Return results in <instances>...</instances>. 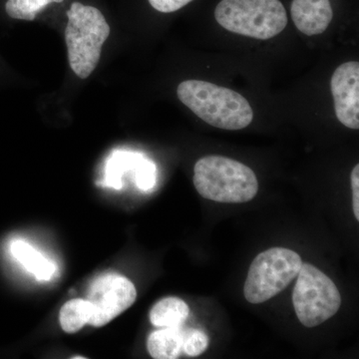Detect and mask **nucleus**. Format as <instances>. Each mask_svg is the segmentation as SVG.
Returning <instances> with one entry per match:
<instances>
[{"label":"nucleus","mask_w":359,"mask_h":359,"mask_svg":"<svg viewBox=\"0 0 359 359\" xmlns=\"http://www.w3.org/2000/svg\"><path fill=\"white\" fill-rule=\"evenodd\" d=\"M133 283L117 273L98 276L90 285L86 301L92 309L89 325L103 327L124 313L136 301Z\"/></svg>","instance_id":"nucleus-7"},{"label":"nucleus","mask_w":359,"mask_h":359,"mask_svg":"<svg viewBox=\"0 0 359 359\" xmlns=\"http://www.w3.org/2000/svg\"><path fill=\"white\" fill-rule=\"evenodd\" d=\"M194 185L205 199L226 204L250 202L259 182L255 172L238 161L223 156H205L194 168Z\"/></svg>","instance_id":"nucleus-2"},{"label":"nucleus","mask_w":359,"mask_h":359,"mask_svg":"<svg viewBox=\"0 0 359 359\" xmlns=\"http://www.w3.org/2000/svg\"><path fill=\"white\" fill-rule=\"evenodd\" d=\"M63 1L65 0H7L6 11L13 20L32 21L49 4Z\"/></svg>","instance_id":"nucleus-15"},{"label":"nucleus","mask_w":359,"mask_h":359,"mask_svg":"<svg viewBox=\"0 0 359 359\" xmlns=\"http://www.w3.org/2000/svg\"><path fill=\"white\" fill-rule=\"evenodd\" d=\"M179 100L212 127L223 130L247 128L254 120L249 101L233 90L211 82L186 80L177 89Z\"/></svg>","instance_id":"nucleus-1"},{"label":"nucleus","mask_w":359,"mask_h":359,"mask_svg":"<svg viewBox=\"0 0 359 359\" xmlns=\"http://www.w3.org/2000/svg\"><path fill=\"white\" fill-rule=\"evenodd\" d=\"M209 346V337L205 332L194 328L183 330V353L191 358L204 353Z\"/></svg>","instance_id":"nucleus-16"},{"label":"nucleus","mask_w":359,"mask_h":359,"mask_svg":"<svg viewBox=\"0 0 359 359\" xmlns=\"http://www.w3.org/2000/svg\"><path fill=\"white\" fill-rule=\"evenodd\" d=\"M11 250L13 257L39 280H50L55 271V266L34 248L23 241L18 240L11 244Z\"/></svg>","instance_id":"nucleus-12"},{"label":"nucleus","mask_w":359,"mask_h":359,"mask_svg":"<svg viewBox=\"0 0 359 359\" xmlns=\"http://www.w3.org/2000/svg\"><path fill=\"white\" fill-rule=\"evenodd\" d=\"M67 18L65 41L70 67L80 79H86L98 66L110 26L98 8L80 2L71 4Z\"/></svg>","instance_id":"nucleus-3"},{"label":"nucleus","mask_w":359,"mask_h":359,"mask_svg":"<svg viewBox=\"0 0 359 359\" xmlns=\"http://www.w3.org/2000/svg\"><path fill=\"white\" fill-rule=\"evenodd\" d=\"M190 309L179 297L161 299L150 311V320L157 327H180L188 318Z\"/></svg>","instance_id":"nucleus-11"},{"label":"nucleus","mask_w":359,"mask_h":359,"mask_svg":"<svg viewBox=\"0 0 359 359\" xmlns=\"http://www.w3.org/2000/svg\"><path fill=\"white\" fill-rule=\"evenodd\" d=\"M91 316V306L86 299H71L61 309L59 320L65 332L75 334L87 323L89 325Z\"/></svg>","instance_id":"nucleus-13"},{"label":"nucleus","mask_w":359,"mask_h":359,"mask_svg":"<svg viewBox=\"0 0 359 359\" xmlns=\"http://www.w3.org/2000/svg\"><path fill=\"white\" fill-rule=\"evenodd\" d=\"M141 156L128 152H115L108 160L106 166L104 185L111 188L121 189L123 187L122 177L130 170H136Z\"/></svg>","instance_id":"nucleus-14"},{"label":"nucleus","mask_w":359,"mask_h":359,"mask_svg":"<svg viewBox=\"0 0 359 359\" xmlns=\"http://www.w3.org/2000/svg\"><path fill=\"white\" fill-rule=\"evenodd\" d=\"M193 0H149L151 6L163 13H171L180 11Z\"/></svg>","instance_id":"nucleus-18"},{"label":"nucleus","mask_w":359,"mask_h":359,"mask_svg":"<svg viewBox=\"0 0 359 359\" xmlns=\"http://www.w3.org/2000/svg\"><path fill=\"white\" fill-rule=\"evenodd\" d=\"M297 276L292 304L304 327H318L339 311L341 304L339 290L320 269L302 264Z\"/></svg>","instance_id":"nucleus-6"},{"label":"nucleus","mask_w":359,"mask_h":359,"mask_svg":"<svg viewBox=\"0 0 359 359\" xmlns=\"http://www.w3.org/2000/svg\"><path fill=\"white\" fill-rule=\"evenodd\" d=\"M351 189H353V203L354 216L359 221V165H356L351 172Z\"/></svg>","instance_id":"nucleus-19"},{"label":"nucleus","mask_w":359,"mask_h":359,"mask_svg":"<svg viewBox=\"0 0 359 359\" xmlns=\"http://www.w3.org/2000/svg\"><path fill=\"white\" fill-rule=\"evenodd\" d=\"M215 18L229 32L261 40L273 39L287 25L280 0H222Z\"/></svg>","instance_id":"nucleus-4"},{"label":"nucleus","mask_w":359,"mask_h":359,"mask_svg":"<svg viewBox=\"0 0 359 359\" xmlns=\"http://www.w3.org/2000/svg\"><path fill=\"white\" fill-rule=\"evenodd\" d=\"M136 185L142 191H150L156 184V168L151 161L143 159L139 161L134 172Z\"/></svg>","instance_id":"nucleus-17"},{"label":"nucleus","mask_w":359,"mask_h":359,"mask_svg":"<svg viewBox=\"0 0 359 359\" xmlns=\"http://www.w3.org/2000/svg\"><path fill=\"white\" fill-rule=\"evenodd\" d=\"M332 97L337 120L347 128L359 129V63L339 65L332 74Z\"/></svg>","instance_id":"nucleus-8"},{"label":"nucleus","mask_w":359,"mask_h":359,"mask_svg":"<svg viewBox=\"0 0 359 359\" xmlns=\"http://www.w3.org/2000/svg\"><path fill=\"white\" fill-rule=\"evenodd\" d=\"M183 330L180 327H165L149 335V353L156 359H176L183 353Z\"/></svg>","instance_id":"nucleus-10"},{"label":"nucleus","mask_w":359,"mask_h":359,"mask_svg":"<svg viewBox=\"0 0 359 359\" xmlns=\"http://www.w3.org/2000/svg\"><path fill=\"white\" fill-rule=\"evenodd\" d=\"M302 264L299 255L285 248H271L257 255L245 280V299L257 304L276 297L297 278Z\"/></svg>","instance_id":"nucleus-5"},{"label":"nucleus","mask_w":359,"mask_h":359,"mask_svg":"<svg viewBox=\"0 0 359 359\" xmlns=\"http://www.w3.org/2000/svg\"><path fill=\"white\" fill-rule=\"evenodd\" d=\"M290 14L297 29L308 36L325 32L334 18L330 0H294Z\"/></svg>","instance_id":"nucleus-9"}]
</instances>
